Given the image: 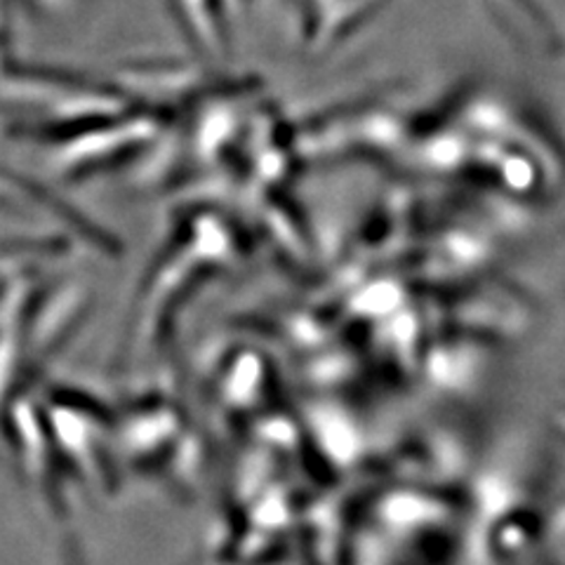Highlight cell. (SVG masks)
I'll return each instance as SVG.
<instances>
[{"instance_id": "obj_1", "label": "cell", "mask_w": 565, "mask_h": 565, "mask_svg": "<svg viewBox=\"0 0 565 565\" xmlns=\"http://www.w3.org/2000/svg\"><path fill=\"white\" fill-rule=\"evenodd\" d=\"M12 182H14V184H20V186H24V191L29 193V196H31L33 201H41L43 205H47V210H50V212H55V215H60L64 222H68L71 226L78 228V232H81L87 241H93V243H109V236L99 234L97 228H95V224H93L90 220L83 217V215H78V212H76L74 207H71L68 203H64L62 199L52 196V193L43 191V186H35L33 182L24 180V177H12Z\"/></svg>"}]
</instances>
